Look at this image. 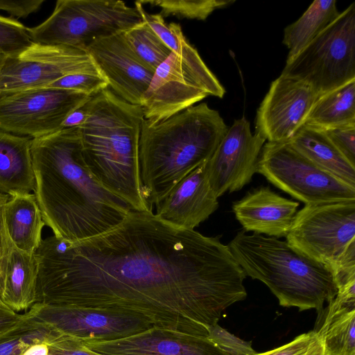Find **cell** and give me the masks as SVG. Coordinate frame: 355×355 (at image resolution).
Returning a JSON list of instances; mask_svg holds the SVG:
<instances>
[{
	"mask_svg": "<svg viewBox=\"0 0 355 355\" xmlns=\"http://www.w3.org/2000/svg\"><path fill=\"white\" fill-rule=\"evenodd\" d=\"M37 287L63 306L137 318L153 327L208 336L225 309L247 296L246 277L219 236L174 227L132 211L100 235H54L35 252Z\"/></svg>",
	"mask_w": 355,
	"mask_h": 355,
	"instance_id": "cell-1",
	"label": "cell"
},
{
	"mask_svg": "<svg viewBox=\"0 0 355 355\" xmlns=\"http://www.w3.org/2000/svg\"><path fill=\"white\" fill-rule=\"evenodd\" d=\"M31 152L34 194L55 237L73 243L100 235L133 211L89 171L78 127L32 139Z\"/></svg>",
	"mask_w": 355,
	"mask_h": 355,
	"instance_id": "cell-2",
	"label": "cell"
},
{
	"mask_svg": "<svg viewBox=\"0 0 355 355\" xmlns=\"http://www.w3.org/2000/svg\"><path fill=\"white\" fill-rule=\"evenodd\" d=\"M228 127L206 103L164 120L144 119L139 143L144 196L157 207L175 185L212 155Z\"/></svg>",
	"mask_w": 355,
	"mask_h": 355,
	"instance_id": "cell-3",
	"label": "cell"
},
{
	"mask_svg": "<svg viewBox=\"0 0 355 355\" xmlns=\"http://www.w3.org/2000/svg\"><path fill=\"white\" fill-rule=\"evenodd\" d=\"M87 105V118L78 128L89 171L133 211H153L140 180L139 143L144 120L141 106L123 101L108 87L92 96Z\"/></svg>",
	"mask_w": 355,
	"mask_h": 355,
	"instance_id": "cell-4",
	"label": "cell"
},
{
	"mask_svg": "<svg viewBox=\"0 0 355 355\" xmlns=\"http://www.w3.org/2000/svg\"><path fill=\"white\" fill-rule=\"evenodd\" d=\"M227 245L245 275L266 284L281 306L320 312L337 294L328 267L300 254L286 241L243 230Z\"/></svg>",
	"mask_w": 355,
	"mask_h": 355,
	"instance_id": "cell-5",
	"label": "cell"
},
{
	"mask_svg": "<svg viewBox=\"0 0 355 355\" xmlns=\"http://www.w3.org/2000/svg\"><path fill=\"white\" fill-rule=\"evenodd\" d=\"M143 21L135 6L119 0H58L52 14L28 28L33 42L86 50L95 40L124 32Z\"/></svg>",
	"mask_w": 355,
	"mask_h": 355,
	"instance_id": "cell-6",
	"label": "cell"
},
{
	"mask_svg": "<svg viewBox=\"0 0 355 355\" xmlns=\"http://www.w3.org/2000/svg\"><path fill=\"white\" fill-rule=\"evenodd\" d=\"M225 90L199 53L183 47L155 70L141 103L144 119L164 120L204 99L223 98Z\"/></svg>",
	"mask_w": 355,
	"mask_h": 355,
	"instance_id": "cell-7",
	"label": "cell"
},
{
	"mask_svg": "<svg viewBox=\"0 0 355 355\" xmlns=\"http://www.w3.org/2000/svg\"><path fill=\"white\" fill-rule=\"evenodd\" d=\"M281 74L304 82L319 96L355 80V3L286 62Z\"/></svg>",
	"mask_w": 355,
	"mask_h": 355,
	"instance_id": "cell-8",
	"label": "cell"
},
{
	"mask_svg": "<svg viewBox=\"0 0 355 355\" xmlns=\"http://www.w3.org/2000/svg\"><path fill=\"white\" fill-rule=\"evenodd\" d=\"M257 173L305 205L355 200V188L323 171L289 141L267 142Z\"/></svg>",
	"mask_w": 355,
	"mask_h": 355,
	"instance_id": "cell-9",
	"label": "cell"
},
{
	"mask_svg": "<svg viewBox=\"0 0 355 355\" xmlns=\"http://www.w3.org/2000/svg\"><path fill=\"white\" fill-rule=\"evenodd\" d=\"M286 238L300 254L329 268L355 241V200L305 205Z\"/></svg>",
	"mask_w": 355,
	"mask_h": 355,
	"instance_id": "cell-10",
	"label": "cell"
},
{
	"mask_svg": "<svg viewBox=\"0 0 355 355\" xmlns=\"http://www.w3.org/2000/svg\"><path fill=\"white\" fill-rule=\"evenodd\" d=\"M92 96L40 87L0 94V130L36 139L61 129L68 115Z\"/></svg>",
	"mask_w": 355,
	"mask_h": 355,
	"instance_id": "cell-11",
	"label": "cell"
},
{
	"mask_svg": "<svg viewBox=\"0 0 355 355\" xmlns=\"http://www.w3.org/2000/svg\"><path fill=\"white\" fill-rule=\"evenodd\" d=\"M75 73L101 75L86 50L33 42L19 54L5 58L0 70V94L45 87Z\"/></svg>",
	"mask_w": 355,
	"mask_h": 355,
	"instance_id": "cell-12",
	"label": "cell"
},
{
	"mask_svg": "<svg viewBox=\"0 0 355 355\" xmlns=\"http://www.w3.org/2000/svg\"><path fill=\"white\" fill-rule=\"evenodd\" d=\"M266 139L252 133L250 122L236 119L211 157L205 162L209 184L218 198L227 192L241 190L257 173V164Z\"/></svg>",
	"mask_w": 355,
	"mask_h": 355,
	"instance_id": "cell-13",
	"label": "cell"
},
{
	"mask_svg": "<svg viewBox=\"0 0 355 355\" xmlns=\"http://www.w3.org/2000/svg\"><path fill=\"white\" fill-rule=\"evenodd\" d=\"M318 97L307 84L281 74L257 110L256 132L268 142L289 141L304 124Z\"/></svg>",
	"mask_w": 355,
	"mask_h": 355,
	"instance_id": "cell-14",
	"label": "cell"
},
{
	"mask_svg": "<svg viewBox=\"0 0 355 355\" xmlns=\"http://www.w3.org/2000/svg\"><path fill=\"white\" fill-rule=\"evenodd\" d=\"M86 51L108 88L123 101L141 106L155 70L137 56L123 32L95 40Z\"/></svg>",
	"mask_w": 355,
	"mask_h": 355,
	"instance_id": "cell-15",
	"label": "cell"
},
{
	"mask_svg": "<svg viewBox=\"0 0 355 355\" xmlns=\"http://www.w3.org/2000/svg\"><path fill=\"white\" fill-rule=\"evenodd\" d=\"M81 341L101 355H229L208 336L156 327L121 339Z\"/></svg>",
	"mask_w": 355,
	"mask_h": 355,
	"instance_id": "cell-16",
	"label": "cell"
},
{
	"mask_svg": "<svg viewBox=\"0 0 355 355\" xmlns=\"http://www.w3.org/2000/svg\"><path fill=\"white\" fill-rule=\"evenodd\" d=\"M157 207L162 221L178 229L194 230L218 207L209 184L205 162L179 181Z\"/></svg>",
	"mask_w": 355,
	"mask_h": 355,
	"instance_id": "cell-17",
	"label": "cell"
},
{
	"mask_svg": "<svg viewBox=\"0 0 355 355\" xmlns=\"http://www.w3.org/2000/svg\"><path fill=\"white\" fill-rule=\"evenodd\" d=\"M298 206L269 187H260L235 201L232 210L245 232L278 239L291 230Z\"/></svg>",
	"mask_w": 355,
	"mask_h": 355,
	"instance_id": "cell-18",
	"label": "cell"
},
{
	"mask_svg": "<svg viewBox=\"0 0 355 355\" xmlns=\"http://www.w3.org/2000/svg\"><path fill=\"white\" fill-rule=\"evenodd\" d=\"M63 308L62 329L81 340L121 339L153 327L144 320L126 315L88 308Z\"/></svg>",
	"mask_w": 355,
	"mask_h": 355,
	"instance_id": "cell-19",
	"label": "cell"
},
{
	"mask_svg": "<svg viewBox=\"0 0 355 355\" xmlns=\"http://www.w3.org/2000/svg\"><path fill=\"white\" fill-rule=\"evenodd\" d=\"M31 141L0 130V192L9 197L35 190Z\"/></svg>",
	"mask_w": 355,
	"mask_h": 355,
	"instance_id": "cell-20",
	"label": "cell"
},
{
	"mask_svg": "<svg viewBox=\"0 0 355 355\" xmlns=\"http://www.w3.org/2000/svg\"><path fill=\"white\" fill-rule=\"evenodd\" d=\"M288 141L319 168L355 188V166L340 153L324 130L303 125Z\"/></svg>",
	"mask_w": 355,
	"mask_h": 355,
	"instance_id": "cell-21",
	"label": "cell"
},
{
	"mask_svg": "<svg viewBox=\"0 0 355 355\" xmlns=\"http://www.w3.org/2000/svg\"><path fill=\"white\" fill-rule=\"evenodd\" d=\"M4 218L13 245L35 253L42 240V230L45 225L35 194L10 196L5 205Z\"/></svg>",
	"mask_w": 355,
	"mask_h": 355,
	"instance_id": "cell-22",
	"label": "cell"
},
{
	"mask_svg": "<svg viewBox=\"0 0 355 355\" xmlns=\"http://www.w3.org/2000/svg\"><path fill=\"white\" fill-rule=\"evenodd\" d=\"M315 331L322 341L324 355H355V302L334 297L321 327Z\"/></svg>",
	"mask_w": 355,
	"mask_h": 355,
	"instance_id": "cell-23",
	"label": "cell"
},
{
	"mask_svg": "<svg viewBox=\"0 0 355 355\" xmlns=\"http://www.w3.org/2000/svg\"><path fill=\"white\" fill-rule=\"evenodd\" d=\"M336 0H315L303 15L284 31L283 44L292 60L339 16Z\"/></svg>",
	"mask_w": 355,
	"mask_h": 355,
	"instance_id": "cell-24",
	"label": "cell"
},
{
	"mask_svg": "<svg viewBox=\"0 0 355 355\" xmlns=\"http://www.w3.org/2000/svg\"><path fill=\"white\" fill-rule=\"evenodd\" d=\"M355 123V80L320 96L304 125L327 130Z\"/></svg>",
	"mask_w": 355,
	"mask_h": 355,
	"instance_id": "cell-25",
	"label": "cell"
},
{
	"mask_svg": "<svg viewBox=\"0 0 355 355\" xmlns=\"http://www.w3.org/2000/svg\"><path fill=\"white\" fill-rule=\"evenodd\" d=\"M38 264L35 253L12 248L2 291L15 297L30 295L37 288Z\"/></svg>",
	"mask_w": 355,
	"mask_h": 355,
	"instance_id": "cell-26",
	"label": "cell"
},
{
	"mask_svg": "<svg viewBox=\"0 0 355 355\" xmlns=\"http://www.w3.org/2000/svg\"><path fill=\"white\" fill-rule=\"evenodd\" d=\"M123 33L137 56L154 70L172 53L144 21Z\"/></svg>",
	"mask_w": 355,
	"mask_h": 355,
	"instance_id": "cell-27",
	"label": "cell"
},
{
	"mask_svg": "<svg viewBox=\"0 0 355 355\" xmlns=\"http://www.w3.org/2000/svg\"><path fill=\"white\" fill-rule=\"evenodd\" d=\"M144 4L160 8L163 17L205 20L215 10L227 7L234 1L224 0H140Z\"/></svg>",
	"mask_w": 355,
	"mask_h": 355,
	"instance_id": "cell-28",
	"label": "cell"
},
{
	"mask_svg": "<svg viewBox=\"0 0 355 355\" xmlns=\"http://www.w3.org/2000/svg\"><path fill=\"white\" fill-rule=\"evenodd\" d=\"M32 43L27 27L15 19L0 15V54L17 55Z\"/></svg>",
	"mask_w": 355,
	"mask_h": 355,
	"instance_id": "cell-29",
	"label": "cell"
},
{
	"mask_svg": "<svg viewBox=\"0 0 355 355\" xmlns=\"http://www.w3.org/2000/svg\"><path fill=\"white\" fill-rule=\"evenodd\" d=\"M254 355H324V347L318 333L313 330L277 348Z\"/></svg>",
	"mask_w": 355,
	"mask_h": 355,
	"instance_id": "cell-30",
	"label": "cell"
},
{
	"mask_svg": "<svg viewBox=\"0 0 355 355\" xmlns=\"http://www.w3.org/2000/svg\"><path fill=\"white\" fill-rule=\"evenodd\" d=\"M47 87L73 90L93 96L108 87L107 83L101 75L75 73L64 76Z\"/></svg>",
	"mask_w": 355,
	"mask_h": 355,
	"instance_id": "cell-31",
	"label": "cell"
},
{
	"mask_svg": "<svg viewBox=\"0 0 355 355\" xmlns=\"http://www.w3.org/2000/svg\"><path fill=\"white\" fill-rule=\"evenodd\" d=\"M208 337L220 349L229 355H254L250 342L236 337L216 323L208 328Z\"/></svg>",
	"mask_w": 355,
	"mask_h": 355,
	"instance_id": "cell-32",
	"label": "cell"
},
{
	"mask_svg": "<svg viewBox=\"0 0 355 355\" xmlns=\"http://www.w3.org/2000/svg\"><path fill=\"white\" fill-rule=\"evenodd\" d=\"M324 131L340 153L355 166V123Z\"/></svg>",
	"mask_w": 355,
	"mask_h": 355,
	"instance_id": "cell-33",
	"label": "cell"
},
{
	"mask_svg": "<svg viewBox=\"0 0 355 355\" xmlns=\"http://www.w3.org/2000/svg\"><path fill=\"white\" fill-rule=\"evenodd\" d=\"M8 199V195L0 192V290L1 291L8 261L13 247L4 218V208Z\"/></svg>",
	"mask_w": 355,
	"mask_h": 355,
	"instance_id": "cell-34",
	"label": "cell"
},
{
	"mask_svg": "<svg viewBox=\"0 0 355 355\" xmlns=\"http://www.w3.org/2000/svg\"><path fill=\"white\" fill-rule=\"evenodd\" d=\"M44 1V0H0V10L8 12L12 16L26 17L30 14L37 11Z\"/></svg>",
	"mask_w": 355,
	"mask_h": 355,
	"instance_id": "cell-35",
	"label": "cell"
},
{
	"mask_svg": "<svg viewBox=\"0 0 355 355\" xmlns=\"http://www.w3.org/2000/svg\"><path fill=\"white\" fill-rule=\"evenodd\" d=\"M60 349V355H101L88 349L80 339L68 335Z\"/></svg>",
	"mask_w": 355,
	"mask_h": 355,
	"instance_id": "cell-36",
	"label": "cell"
},
{
	"mask_svg": "<svg viewBox=\"0 0 355 355\" xmlns=\"http://www.w3.org/2000/svg\"><path fill=\"white\" fill-rule=\"evenodd\" d=\"M88 101L68 115L64 121L61 129L79 127L85 121L88 115Z\"/></svg>",
	"mask_w": 355,
	"mask_h": 355,
	"instance_id": "cell-37",
	"label": "cell"
},
{
	"mask_svg": "<svg viewBox=\"0 0 355 355\" xmlns=\"http://www.w3.org/2000/svg\"><path fill=\"white\" fill-rule=\"evenodd\" d=\"M47 352L44 345H35L30 348L24 355H46Z\"/></svg>",
	"mask_w": 355,
	"mask_h": 355,
	"instance_id": "cell-38",
	"label": "cell"
},
{
	"mask_svg": "<svg viewBox=\"0 0 355 355\" xmlns=\"http://www.w3.org/2000/svg\"><path fill=\"white\" fill-rule=\"evenodd\" d=\"M14 349V345L11 343H6L0 345V355H10Z\"/></svg>",
	"mask_w": 355,
	"mask_h": 355,
	"instance_id": "cell-39",
	"label": "cell"
},
{
	"mask_svg": "<svg viewBox=\"0 0 355 355\" xmlns=\"http://www.w3.org/2000/svg\"><path fill=\"white\" fill-rule=\"evenodd\" d=\"M6 58V56L5 55L0 54V70H1V68L2 67V64H3Z\"/></svg>",
	"mask_w": 355,
	"mask_h": 355,
	"instance_id": "cell-40",
	"label": "cell"
}]
</instances>
